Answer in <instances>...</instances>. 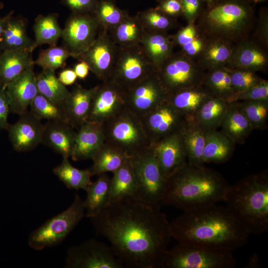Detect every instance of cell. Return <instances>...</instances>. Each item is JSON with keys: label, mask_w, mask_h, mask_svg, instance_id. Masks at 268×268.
Wrapping results in <instances>:
<instances>
[{"label": "cell", "mask_w": 268, "mask_h": 268, "mask_svg": "<svg viewBox=\"0 0 268 268\" xmlns=\"http://www.w3.org/2000/svg\"><path fill=\"white\" fill-rule=\"evenodd\" d=\"M160 206L129 198L110 203L90 219L96 234L108 240L125 267L159 268L172 238Z\"/></svg>", "instance_id": "obj_1"}, {"label": "cell", "mask_w": 268, "mask_h": 268, "mask_svg": "<svg viewBox=\"0 0 268 268\" xmlns=\"http://www.w3.org/2000/svg\"><path fill=\"white\" fill-rule=\"evenodd\" d=\"M178 243L232 252L244 246L250 233L226 206L211 204L184 211L170 223Z\"/></svg>", "instance_id": "obj_2"}, {"label": "cell", "mask_w": 268, "mask_h": 268, "mask_svg": "<svg viewBox=\"0 0 268 268\" xmlns=\"http://www.w3.org/2000/svg\"><path fill=\"white\" fill-rule=\"evenodd\" d=\"M215 171L188 162L166 180L161 204L183 211L224 201L229 188Z\"/></svg>", "instance_id": "obj_3"}, {"label": "cell", "mask_w": 268, "mask_h": 268, "mask_svg": "<svg viewBox=\"0 0 268 268\" xmlns=\"http://www.w3.org/2000/svg\"><path fill=\"white\" fill-rule=\"evenodd\" d=\"M226 207L251 234L268 229V177L266 172L250 176L229 186Z\"/></svg>", "instance_id": "obj_4"}, {"label": "cell", "mask_w": 268, "mask_h": 268, "mask_svg": "<svg viewBox=\"0 0 268 268\" xmlns=\"http://www.w3.org/2000/svg\"><path fill=\"white\" fill-rule=\"evenodd\" d=\"M105 142L133 156L150 145L140 118L125 109L102 124Z\"/></svg>", "instance_id": "obj_5"}, {"label": "cell", "mask_w": 268, "mask_h": 268, "mask_svg": "<svg viewBox=\"0 0 268 268\" xmlns=\"http://www.w3.org/2000/svg\"><path fill=\"white\" fill-rule=\"evenodd\" d=\"M85 210L83 200L76 194L67 208L48 219L29 234V247L35 250H42L61 244L85 217Z\"/></svg>", "instance_id": "obj_6"}, {"label": "cell", "mask_w": 268, "mask_h": 268, "mask_svg": "<svg viewBox=\"0 0 268 268\" xmlns=\"http://www.w3.org/2000/svg\"><path fill=\"white\" fill-rule=\"evenodd\" d=\"M236 261L231 252L179 243L167 250L163 268H232Z\"/></svg>", "instance_id": "obj_7"}, {"label": "cell", "mask_w": 268, "mask_h": 268, "mask_svg": "<svg viewBox=\"0 0 268 268\" xmlns=\"http://www.w3.org/2000/svg\"><path fill=\"white\" fill-rule=\"evenodd\" d=\"M118 47L115 65L108 80L127 90L156 71L140 43Z\"/></svg>", "instance_id": "obj_8"}, {"label": "cell", "mask_w": 268, "mask_h": 268, "mask_svg": "<svg viewBox=\"0 0 268 268\" xmlns=\"http://www.w3.org/2000/svg\"><path fill=\"white\" fill-rule=\"evenodd\" d=\"M186 54H171L157 68V76L168 95L202 83L205 73Z\"/></svg>", "instance_id": "obj_9"}, {"label": "cell", "mask_w": 268, "mask_h": 268, "mask_svg": "<svg viewBox=\"0 0 268 268\" xmlns=\"http://www.w3.org/2000/svg\"><path fill=\"white\" fill-rule=\"evenodd\" d=\"M138 185V199L149 204H160L166 184L150 145L131 157Z\"/></svg>", "instance_id": "obj_10"}, {"label": "cell", "mask_w": 268, "mask_h": 268, "mask_svg": "<svg viewBox=\"0 0 268 268\" xmlns=\"http://www.w3.org/2000/svg\"><path fill=\"white\" fill-rule=\"evenodd\" d=\"M101 28L94 12H72L62 28L63 45L77 58L94 42Z\"/></svg>", "instance_id": "obj_11"}, {"label": "cell", "mask_w": 268, "mask_h": 268, "mask_svg": "<svg viewBox=\"0 0 268 268\" xmlns=\"http://www.w3.org/2000/svg\"><path fill=\"white\" fill-rule=\"evenodd\" d=\"M67 268H124L110 246L94 239L70 248L65 260Z\"/></svg>", "instance_id": "obj_12"}, {"label": "cell", "mask_w": 268, "mask_h": 268, "mask_svg": "<svg viewBox=\"0 0 268 268\" xmlns=\"http://www.w3.org/2000/svg\"><path fill=\"white\" fill-rule=\"evenodd\" d=\"M140 118L150 145L181 133L187 121L168 99Z\"/></svg>", "instance_id": "obj_13"}, {"label": "cell", "mask_w": 268, "mask_h": 268, "mask_svg": "<svg viewBox=\"0 0 268 268\" xmlns=\"http://www.w3.org/2000/svg\"><path fill=\"white\" fill-rule=\"evenodd\" d=\"M250 18L249 10L245 6L238 2H228L211 8L205 21L212 32L231 38L246 28Z\"/></svg>", "instance_id": "obj_14"}, {"label": "cell", "mask_w": 268, "mask_h": 268, "mask_svg": "<svg viewBox=\"0 0 268 268\" xmlns=\"http://www.w3.org/2000/svg\"><path fill=\"white\" fill-rule=\"evenodd\" d=\"M168 97L156 71L126 90L125 109L141 118Z\"/></svg>", "instance_id": "obj_15"}, {"label": "cell", "mask_w": 268, "mask_h": 268, "mask_svg": "<svg viewBox=\"0 0 268 268\" xmlns=\"http://www.w3.org/2000/svg\"><path fill=\"white\" fill-rule=\"evenodd\" d=\"M118 48L109 31L102 27L94 42L77 59L86 62L98 79L107 80L111 76Z\"/></svg>", "instance_id": "obj_16"}, {"label": "cell", "mask_w": 268, "mask_h": 268, "mask_svg": "<svg viewBox=\"0 0 268 268\" xmlns=\"http://www.w3.org/2000/svg\"><path fill=\"white\" fill-rule=\"evenodd\" d=\"M126 90L112 81L95 86L87 121L103 124L125 109Z\"/></svg>", "instance_id": "obj_17"}, {"label": "cell", "mask_w": 268, "mask_h": 268, "mask_svg": "<svg viewBox=\"0 0 268 268\" xmlns=\"http://www.w3.org/2000/svg\"><path fill=\"white\" fill-rule=\"evenodd\" d=\"M43 127L42 121L30 111L20 115L19 119L9 124L6 130L13 149L19 152L35 149L41 143Z\"/></svg>", "instance_id": "obj_18"}, {"label": "cell", "mask_w": 268, "mask_h": 268, "mask_svg": "<svg viewBox=\"0 0 268 268\" xmlns=\"http://www.w3.org/2000/svg\"><path fill=\"white\" fill-rule=\"evenodd\" d=\"M151 145L166 180L188 162L181 133L169 135Z\"/></svg>", "instance_id": "obj_19"}, {"label": "cell", "mask_w": 268, "mask_h": 268, "mask_svg": "<svg viewBox=\"0 0 268 268\" xmlns=\"http://www.w3.org/2000/svg\"><path fill=\"white\" fill-rule=\"evenodd\" d=\"M10 113L20 115L28 111L38 93L34 66L29 67L6 86Z\"/></svg>", "instance_id": "obj_20"}, {"label": "cell", "mask_w": 268, "mask_h": 268, "mask_svg": "<svg viewBox=\"0 0 268 268\" xmlns=\"http://www.w3.org/2000/svg\"><path fill=\"white\" fill-rule=\"evenodd\" d=\"M104 142L102 124L86 121L76 131L70 157L75 161L92 159Z\"/></svg>", "instance_id": "obj_21"}, {"label": "cell", "mask_w": 268, "mask_h": 268, "mask_svg": "<svg viewBox=\"0 0 268 268\" xmlns=\"http://www.w3.org/2000/svg\"><path fill=\"white\" fill-rule=\"evenodd\" d=\"M41 143L63 157H70L76 131L69 124L60 121H48L43 124Z\"/></svg>", "instance_id": "obj_22"}, {"label": "cell", "mask_w": 268, "mask_h": 268, "mask_svg": "<svg viewBox=\"0 0 268 268\" xmlns=\"http://www.w3.org/2000/svg\"><path fill=\"white\" fill-rule=\"evenodd\" d=\"M95 87L85 88L76 85L70 91L63 108L68 123L77 129L88 120Z\"/></svg>", "instance_id": "obj_23"}, {"label": "cell", "mask_w": 268, "mask_h": 268, "mask_svg": "<svg viewBox=\"0 0 268 268\" xmlns=\"http://www.w3.org/2000/svg\"><path fill=\"white\" fill-rule=\"evenodd\" d=\"M214 97L202 84L168 95V101L187 119L193 117L203 104Z\"/></svg>", "instance_id": "obj_24"}, {"label": "cell", "mask_w": 268, "mask_h": 268, "mask_svg": "<svg viewBox=\"0 0 268 268\" xmlns=\"http://www.w3.org/2000/svg\"><path fill=\"white\" fill-rule=\"evenodd\" d=\"M30 49L1 52L0 54V86H6L29 67L34 66Z\"/></svg>", "instance_id": "obj_25"}, {"label": "cell", "mask_w": 268, "mask_h": 268, "mask_svg": "<svg viewBox=\"0 0 268 268\" xmlns=\"http://www.w3.org/2000/svg\"><path fill=\"white\" fill-rule=\"evenodd\" d=\"M12 12L7 14L0 38V52L17 49L33 51L34 41L28 35L25 22L22 18L13 16Z\"/></svg>", "instance_id": "obj_26"}, {"label": "cell", "mask_w": 268, "mask_h": 268, "mask_svg": "<svg viewBox=\"0 0 268 268\" xmlns=\"http://www.w3.org/2000/svg\"><path fill=\"white\" fill-rule=\"evenodd\" d=\"M113 174L110 203L129 198L138 199V185L131 157Z\"/></svg>", "instance_id": "obj_27"}, {"label": "cell", "mask_w": 268, "mask_h": 268, "mask_svg": "<svg viewBox=\"0 0 268 268\" xmlns=\"http://www.w3.org/2000/svg\"><path fill=\"white\" fill-rule=\"evenodd\" d=\"M221 132L235 143H243L253 130L237 102L228 103L221 122Z\"/></svg>", "instance_id": "obj_28"}, {"label": "cell", "mask_w": 268, "mask_h": 268, "mask_svg": "<svg viewBox=\"0 0 268 268\" xmlns=\"http://www.w3.org/2000/svg\"><path fill=\"white\" fill-rule=\"evenodd\" d=\"M111 180L107 173L102 174L88 186L83 200L85 217L96 216L110 204Z\"/></svg>", "instance_id": "obj_29"}, {"label": "cell", "mask_w": 268, "mask_h": 268, "mask_svg": "<svg viewBox=\"0 0 268 268\" xmlns=\"http://www.w3.org/2000/svg\"><path fill=\"white\" fill-rule=\"evenodd\" d=\"M235 144L221 131L214 130L205 132L203 163H220L227 161L233 154Z\"/></svg>", "instance_id": "obj_30"}, {"label": "cell", "mask_w": 268, "mask_h": 268, "mask_svg": "<svg viewBox=\"0 0 268 268\" xmlns=\"http://www.w3.org/2000/svg\"><path fill=\"white\" fill-rule=\"evenodd\" d=\"M129 157L121 149L105 142L92 157L93 164L88 169L92 176L113 173Z\"/></svg>", "instance_id": "obj_31"}, {"label": "cell", "mask_w": 268, "mask_h": 268, "mask_svg": "<svg viewBox=\"0 0 268 268\" xmlns=\"http://www.w3.org/2000/svg\"><path fill=\"white\" fill-rule=\"evenodd\" d=\"M181 134L188 162L196 165H204L203 152L205 142V132L192 119H187Z\"/></svg>", "instance_id": "obj_32"}, {"label": "cell", "mask_w": 268, "mask_h": 268, "mask_svg": "<svg viewBox=\"0 0 268 268\" xmlns=\"http://www.w3.org/2000/svg\"><path fill=\"white\" fill-rule=\"evenodd\" d=\"M232 69H245L255 71L262 70L267 65L266 54L252 44H243L233 50L229 61Z\"/></svg>", "instance_id": "obj_33"}, {"label": "cell", "mask_w": 268, "mask_h": 268, "mask_svg": "<svg viewBox=\"0 0 268 268\" xmlns=\"http://www.w3.org/2000/svg\"><path fill=\"white\" fill-rule=\"evenodd\" d=\"M228 105L225 100L213 97L203 104L192 120L205 132L216 130L220 127Z\"/></svg>", "instance_id": "obj_34"}, {"label": "cell", "mask_w": 268, "mask_h": 268, "mask_svg": "<svg viewBox=\"0 0 268 268\" xmlns=\"http://www.w3.org/2000/svg\"><path fill=\"white\" fill-rule=\"evenodd\" d=\"M33 31L34 49L43 44L56 46L62 33V28L58 21V14L52 13L46 15H39L35 20Z\"/></svg>", "instance_id": "obj_35"}, {"label": "cell", "mask_w": 268, "mask_h": 268, "mask_svg": "<svg viewBox=\"0 0 268 268\" xmlns=\"http://www.w3.org/2000/svg\"><path fill=\"white\" fill-rule=\"evenodd\" d=\"M140 43L156 69L172 54L171 41L164 32L145 31Z\"/></svg>", "instance_id": "obj_36"}, {"label": "cell", "mask_w": 268, "mask_h": 268, "mask_svg": "<svg viewBox=\"0 0 268 268\" xmlns=\"http://www.w3.org/2000/svg\"><path fill=\"white\" fill-rule=\"evenodd\" d=\"M55 71L42 69L36 75L38 93L63 107L70 91L59 80Z\"/></svg>", "instance_id": "obj_37"}, {"label": "cell", "mask_w": 268, "mask_h": 268, "mask_svg": "<svg viewBox=\"0 0 268 268\" xmlns=\"http://www.w3.org/2000/svg\"><path fill=\"white\" fill-rule=\"evenodd\" d=\"M109 32L116 44L120 47L139 43L145 30L137 15L130 16L127 14Z\"/></svg>", "instance_id": "obj_38"}, {"label": "cell", "mask_w": 268, "mask_h": 268, "mask_svg": "<svg viewBox=\"0 0 268 268\" xmlns=\"http://www.w3.org/2000/svg\"><path fill=\"white\" fill-rule=\"evenodd\" d=\"M53 172L67 188L71 190L82 189L86 191L92 182L89 170L74 167L69 161L68 158L63 157L61 164L55 167Z\"/></svg>", "instance_id": "obj_39"}, {"label": "cell", "mask_w": 268, "mask_h": 268, "mask_svg": "<svg viewBox=\"0 0 268 268\" xmlns=\"http://www.w3.org/2000/svg\"><path fill=\"white\" fill-rule=\"evenodd\" d=\"M231 68L225 67L208 70L205 73L202 84L214 97L226 101L234 93L231 81Z\"/></svg>", "instance_id": "obj_40"}, {"label": "cell", "mask_w": 268, "mask_h": 268, "mask_svg": "<svg viewBox=\"0 0 268 268\" xmlns=\"http://www.w3.org/2000/svg\"><path fill=\"white\" fill-rule=\"evenodd\" d=\"M233 50L226 41L217 40L204 46L201 53V63L200 65L204 68L210 70L225 67L229 62Z\"/></svg>", "instance_id": "obj_41"}, {"label": "cell", "mask_w": 268, "mask_h": 268, "mask_svg": "<svg viewBox=\"0 0 268 268\" xmlns=\"http://www.w3.org/2000/svg\"><path fill=\"white\" fill-rule=\"evenodd\" d=\"M30 108V111L41 121H60L68 123L63 107L39 93Z\"/></svg>", "instance_id": "obj_42"}, {"label": "cell", "mask_w": 268, "mask_h": 268, "mask_svg": "<svg viewBox=\"0 0 268 268\" xmlns=\"http://www.w3.org/2000/svg\"><path fill=\"white\" fill-rule=\"evenodd\" d=\"M253 130L265 127L268 117V99L237 102Z\"/></svg>", "instance_id": "obj_43"}, {"label": "cell", "mask_w": 268, "mask_h": 268, "mask_svg": "<svg viewBox=\"0 0 268 268\" xmlns=\"http://www.w3.org/2000/svg\"><path fill=\"white\" fill-rule=\"evenodd\" d=\"M94 13L101 27L108 31L128 14L117 6L114 0H99Z\"/></svg>", "instance_id": "obj_44"}, {"label": "cell", "mask_w": 268, "mask_h": 268, "mask_svg": "<svg viewBox=\"0 0 268 268\" xmlns=\"http://www.w3.org/2000/svg\"><path fill=\"white\" fill-rule=\"evenodd\" d=\"M69 57H71L70 53L63 45L60 47L50 46L40 51L34 63L42 69L55 71L56 69L65 66L66 61Z\"/></svg>", "instance_id": "obj_45"}, {"label": "cell", "mask_w": 268, "mask_h": 268, "mask_svg": "<svg viewBox=\"0 0 268 268\" xmlns=\"http://www.w3.org/2000/svg\"><path fill=\"white\" fill-rule=\"evenodd\" d=\"M137 16L147 31L164 32L171 25V21L166 14L156 8L141 11Z\"/></svg>", "instance_id": "obj_46"}, {"label": "cell", "mask_w": 268, "mask_h": 268, "mask_svg": "<svg viewBox=\"0 0 268 268\" xmlns=\"http://www.w3.org/2000/svg\"><path fill=\"white\" fill-rule=\"evenodd\" d=\"M230 76L234 92L243 91L253 87L263 80L255 71L245 69L231 68Z\"/></svg>", "instance_id": "obj_47"}, {"label": "cell", "mask_w": 268, "mask_h": 268, "mask_svg": "<svg viewBox=\"0 0 268 268\" xmlns=\"http://www.w3.org/2000/svg\"><path fill=\"white\" fill-rule=\"evenodd\" d=\"M268 99V82L263 79L257 85L246 90L234 92L227 100L234 102Z\"/></svg>", "instance_id": "obj_48"}, {"label": "cell", "mask_w": 268, "mask_h": 268, "mask_svg": "<svg viewBox=\"0 0 268 268\" xmlns=\"http://www.w3.org/2000/svg\"><path fill=\"white\" fill-rule=\"evenodd\" d=\"M99 0H62L73 13L94 12Z\"/></svg>", "instance_id": "obj_49"}, {"label": "cell", "mask_w": 268, "mask_h": 268, "mask_svg": "<svg viewBox=\"0 0 268 268\" xmlns=\"http://www.w3.org/2000/svg\"><path fill=\"white\" fill-rule=\"evenodd\" d=\"M10 113L6 86H0V132L7 130L9 125L8 117Z\"/></svg>", "instance_id": "obj_50"}, {"label": "cell", "mask_w": 268, "mask_h": 268, "mask_svg": "<svg viewBox=\"0 0 268 268\" xmlns=\"http://www.w3.org/2000/svg\"><path fill=\"white\" fill-rule=\"evenodd\" d=\"M163 13L169 15H177L182 11L180 0H165L162 1L156 8Z\"/></svg>", "instance_id": "obj_51"}, {"label": "cell", "mask_w": 268, "mask_h": 268, "mask_svg": "<svg viewBox=\"0 0 268 268\" xmlns=\"http://www.w3.org/2000/svg\"><path fill=\"white\" fill-rule=\"evenodd\" d=\"M182 11L189 19H192L197 14L200 5V0H180Z\"/></svg>", "instance_id": "obj_52"}, {"label": "cell", "mask_w": 268, "mask_h": 268, "mask_svg": "<svg viewBox=\"0 0 268 268\" xmlns=\"http://www.w3.org/2000/svg\"><path fill=\"white\" fill-rule=\"evenodd\" d=\"M196 38V29L193 25L190 24L179 32L176 36V40L177 43L182 46Z\"/></svg>", "instance_id": "obj_53"}, {"label": "cell", "mask_w": 268, "mask_h": 268, "mask_svg": "<svg viewBox=\"0 0 268 268\" xmlns=\"http://www.w3.org/2000/svg\"><path fill=\"white\" fill-rule=\"evenodd\" d=\"M185 54L188 56H195L202 50L204 45L203 42L197 37L193 40L182 46Z\"/></svg>", "instance_id": "obj_54"}, {"label": "cell", "mask_w": 268, "mask_h": 268, "mask_svg": "<svg viewBox=\"0 0 268 268\" xmlns=\"http://www.w3.org/2000/svg\"><path fill=\"white\" fill-rule=\"evenodd\" d=\"M58 79L64 85H70L74 83L77 77L72 68H66L59 73Z\"/></svg>", "instance_id": "obj_55"}, {"label": "cell", "mask_w": 268, "mask_h": 268, "mask_svg": "<svg viewBox=\"0 0 268 268\" xmlns=\"http://www.w3.org/2000/svg\"><path fill=\"white\" fill-rule=\"evenodd\" d=\"M73 69L75 72L77 78L81 79H85L87 76L90 70L88 64L82 61L76 64L74 66Z\"/></svg>", "instance_id": "obj_56"}, {"label": "cell", "mask_w": 268, "mask_h": 268, "mask_svg": "<svg viewBox=\"0 0 268 268\" xmlns=\"http://www.w3.org/2000/svg\"><path fill=\"white\" fill-rule=\"evenodd\" d=\"M247 268H256L261 266L258 255L254 253L250 257L247 264L245 266Z\"/></svg>", "instance_id": "obj_57"}, {"label": "cell", "mask_w": 268, "mask_h": 268, "mask_svg": "<svg viewBox=\"0 0 268 268\" xmlns=\"http://www.w3.org/2000/svg\"><path fill=\"white\" fill-rule=\"evenodd\" d=\"M7 18V15L4 17L0 16V38L1 36L3 30L4 26Z\"/></svg>", "instance_id": "obj_58"}, {"label": "cell", "mask_w": 268, "mask_h": 268, "mask_svg": "<svg viewBox=\"0 0 268 268\" xmlns=\"http://www.w3.org/2000/svg\"><path fill=\"white\" fill-rule=\"evenodd\" d=\"M3 7V4L1 1H0V10L2 9Z\"/></svg>", "instance_id": "obj_59"}, {"label": "cell", "mask_w": 268, "mask_h": 268, "mask_svg": "<svg viewBox=\"0 0 268 268\" xmlns=\"http://www.w3.org/2000/svg\"><path fill=\"white\" fill-rule=\"evenodd\" d=\"M207 2H210L211 1H212L213 0H204Z\"/></svg>", "instance_id": "obj_60"}, {"label": "cell", "mask_w": 268, "mask_h": 268, "mask_svg": "<svg viewBox=\"0 0 268 268\" xmlns=\"http://www.w3.org/2000/svg\"><path fill=\"white\" fill-rule=\"evenodd\" d=\"M255 0V1H262L264 0Z\"/></svg>", "instance_id": "obj_61"}, {"label": "cell", "mask_w": 268, "mask_h": 268, "mask_svg": "<svg viewBox=\"0 0 268 268\" xmlns=\"http://www.w3.org/2000/svg\"><path fill=\"white\" fill-rule=\"evenodd\" d=\"M160 0V1H163V0Z\"/></svg>", "instance_id": "obj_62"}]
</instances>
